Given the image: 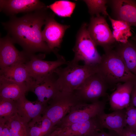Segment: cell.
Masks as SVG:
<instances>
[{
	"instance_id": "obj_24",
	"label": "cell",
	"mask_w": 136,
	"mask_h": 136,
	"mask_svg": "<svg viewBox=\"0 0 136 136\" xmlns=\"http://www.w3.org/2000/svg\"><path fill=\"white\" fill-rule=\"evenodd\" d=\"M6 119L11 136H28L27 123L17 113Z\"/></svg>"
},
{
	"instance_id": "obj_1",
	"label": "cell",
	"mask_w": 136,
	"mask_h": 136,
	"mask_svg": "<svg viewBox=\"0 0 136 136\" xmlns=\"http://www.w3.org/2000/svg\"><path fill=\"white\" fill-rule=\"evenodd\" d=\"M47 7L20 17H11L9 21L2 23L14 43L19 45L28 54L52 52L43 39L41 29L50 13Z\"/></svg>"
},
{
	"instance_id": "obj_21",
	"label": "cell",
	"mask_w": 136,
	"mask_h": 136,
	"mask_svg": "<svg viewBox=\"0 0 136 136\" xmlns=\"http://www.w3.org/2000/svg\"><path fill=\"white\" fill-rule=\"evenodd\" d=\"M115 47L127 68L136 76V44L128 40L126 43H118Z\"/></svg>"
},
{
	"instance_id": "obj_23",
	"label": "cell",
	"mask_w": 136,
	"mask_h": 136,
	"mask_svg": "<svg viewBox=\"0 0 136 136\" xmlns=\"http://www.w3.org/2000/svg\"><path fill=\"white\" fill-rule=\"evenodd\" d=\"M113 29V37L116 42L126 43L128 41L129 38L132 35L130 30V26L127 23L123 21L108 16Z\"/></svg>"
},
{
	"instance_id": "obj_9",
	"label": "cell",
	"mask_w": 136,
	"mask_h": 136,
	"mask_svg": "<svg viewBox=\"0 0 136 136\" xmlns=\"http://www.w3.org/2000/svg\"><path fill=\"white\" fill-rule=\"evenodd\" d=\"M87 29L96 45L102 47L104 51L115 46L116 41L104 16H91Z\"/></svg>"
},
{
	"instance_id": "obj_27",
	"label": "cell",
	"mask_w": 136,
	"mask_h": 136,
	"mask_svg": "<svg viewBox=\"0 0 136 136\" xmlns=\"http://www.w3.org/2000/svg\"><path fill=\"white\" fill-rule=\"evenodd\" d=\"M17 113L16 101L0 98V118L7 119Z\"/></svg>"
},
{
	"instance_id": "obj_2",
	"label": "cell",
	"mask_w": 136,
	"mask_h": 136,
	"mask_svg": "<svg viewBox=\"0 0 136 136\" xmlns=\"http://www.w3.org/2000/svg\"><path fill=\"white\" fill-rule=\"evenodd\" d=\"M97 65V72L109 87L121 82L136 80V76L128 69L122 60L113 49L105 51Z\"/></svg>"
},
{
	"instance_id": "obj_5",
	"label": "cell",
	"mask_w": 136,
	"mask_h": 136,
	"mask_svg": "<svg viewBox=\"0 0 136 136\" xmlns=\"http://www.w3.org/2000/svg\"><path fill=\"white\" fill-rule=\"evenodd\" d=\"M82 101L74 92L60 91L49 102L42 115L56 126L74 106Z\"/></svg>"
},
{
	"instance_id": "obj_12",
	"label": "cell",
	"mask_w": 136,
	"mask_h": 136,
	"mask_svg": "<svg viewBox=\"0 0 136 136\" xmlns=\"http://www.w3.org/2000/svg\"><path fill=\"white\" fill-rule=\"evenodd\" d=\"M56 129L57 136H92L103 129L97 116L86 121L56 127Z\"/></svg>"
},
{
	"instance_id": "obj_18",
	"label": "cell",
	"mask_w": 136,
	"mask_h": 136,
	"mask_svg": "<svg viewBox=\"0 0 136 136\" xmlns=\"http://www.w3.org/2000/svg\"><path fill=\"white\" fill-rule=\"evenodd\" d=\"M125 109L114 111L106 114L104 111L97 116L103 129L113 131L119 136H122L124 128L126 126Z\"/></svg>"
},
{
	"instance_id": "obj_34",
	"label": "cell",
	"mask_w": 136,
	"mask_h": 136,
	"mask_svg": "<svg viewBox=\"0 0 136 136\" xmlns=\"http://www.w3.org/2000/svg\"><path fill=\"white\" fill-rule=\"evenodd\" d=\"M131 39L136 44V35L132 37Z\"/></svg>"
},
{
	"instance_id": "obj_7",
	"label": "cell",
	"mask_w": 136,
	"mask_h": 136,
	"mask_svg": "<svg viewBox=\"0 0 136 136\" xmlns=\"http://www.w3.org/2000/svg\"><path fill=\"white\" fill-rule=\"evenodd\" d=\"M106 104L105 100L89 104L81 102L74 106L56 126H63L87 121L104 111Z\"/></svg>"
},
{
	"instance_id": "obj_30",
	"label": "cell",
	"mask_w": 136,
	"mask_h": 136,
	"mask_svg": "<svg viewBox=\"0 0 136 136\" xmlns=\"http://www.w3.org/2000/svg\"><path fill=\"white\" fill-rule=\"evenodd\" d=\"M136 108V80L134 83V85L131 95L130 104Z\"/></svg>"
},
{
	"instance_id": "obj_10",
	"label": "cell",
	"mask_w": 136,
	"mask_h": 136,
	"mask_svg": "<svg viewBox=\"0 0 136 136\" xmlns=\"http://www.w3.org/2000/svg\"><path fill=\"white\" fill-rule=\"evenodd\" d=\"M11 39L7 35L0 40V67L1 69L14 65L25 63L31 54L24 51H20L15 47Z\"/></svg>"
},
{
	"instance_id": "obj_20",
	"label": "cell",
	"mask_w": 136,
	"mask_h": 136,
	"mask_svg": "<svg viewBox=\"0 0 136 136\" xmlns=\"http://www.w3.org/2000/svg\"><path fill=\"white\" fill-rule=\"evenodd\" d=\"M28 91L26 85L0 76V98L16 101Z\"/></svg>"
},
{
	"instance_id": "obj_33",
	"label": "cell",
	"mask_w": 136,
	"mask_h": 136,
	"mask_svg": "<svg viewBox=\"0 0 136 136\" xmlns=\"http://www.w3.org/2000/svg\"><path fill=\"white\" fill-rule=\"evenodd\" d=\"M56 132L55 130L53 131L48 136H56Z\"/></svg>"
},
{
	"instance_id": "obj_8",
	"label": "cell",
	"mask_w": 136,
	"mask_h": 136,
	"mask_svg": "<svg viewBox=\"0 0 136 136\" xmlns=\"http://www.w3.org/2000/svg\"><path fill=\"white\" fill-rule=\"evenodd\" d=\"M109 87L101 76L97 72L86 79L74 92L82 101L91 103L105 96Z\"/></svg>"
},
{
	"instance_id": "obj_3",
	"label": "cell",
	"mask_w": 136,
	"mask_h": 136,
	"mask_svg": "<svg viewBox=\"0 0 136 136\" xmlns=\"http://www.w3.org/2000/svg\"><path fill=\"white\" fill-rule=\"evenodd\" d=\"M66 65L54 72L58 76L57 82L61 91L74 92L86 79L97 72V65H80L72 60L68 61Z\"/></svg>"
},
{
	"instance_id": "obj_28",
	"label": "cell",
	"mask_w": 136,
	"mask_h": 136,
	"mask_svg": "<svg viewBox=\"0 0 136 136\" xmlns=\"http://www.w3.org/2000/svg\"><path fill=\"white\" fill-rule=\"evenodd\" d=\"M125 110L126 126L136 129V108L130 104Z\"/></svg>"
},
{
	"instance_id": "obj_16",
	"label": "cell",
	"mask_w": 136,
	"mask_h": 136,
	"mask_svg": "<svg viewBox=\"0 0 136 136\" xmlns=\"http://www.w3.org/2000/svg\"><path fill=\"white\" fill-rule=\"evenodd\" d=\"M134 81H129L122 84L119 83L116 85V90L109 97L111 109L113 111L123 110L129 106Z\"/></svg>"
},
{
	"instance_id": "obj_22",
	"label": "cell",
	"mask_w": 136,
	"mask_h": 136,
	"mask_svg": "<svg viewBox=\"0 0 136 136\" xmlns=\"http://www.w3.org/2000/svg\"><path fill=\"white\" fill-rule=\"evenodd\" d=\"M45 116L35 118L27 124L28 136H48L56 128Z\"/></svg>"
},
{
	"instance_id": "obj_14",
	"label": "cell",
	"mask_w": 136,
	"mask_h": 136,
	"mask_svg": "<svg viewBox=\"0 0 136 136\" xmlns=\"http://www.w3.org/2000/svg\"><path fill=\"white\" fill-rule=\"evenodd\" d=\"M114 19L121 20L130 27H136V1L130 0L108 1Z\"/></svg>"
},
{
	"instance_id": "obj_32",
	"label": "cell",
	"mask_w": 136,
	"mask_h": 136,
	"mask_svg": "<svg viewBox=\"0 0 136 136\" xmlns=\"http://www.w3.org/2000/svg\"><path fill=\"white\" fill-rule=\"evenodd\" d=\"M92 136H113L111 134L104 132L103 130L96 132Z\"/></svg>"
},
{
	"instance_id": "obj_29",
	"label": "cell",
	"mask_w": 136,
	"mask_h": 136,
	"mask_svg": "<svg viewBox=\"0 0 136 136\" xmlns=\"http://www.w3.org/2000/svg\"><path fill=\"white\" fill-rule=\"evenodd\" d=\"M0 136H11L6 120L0 118Z\"/></svg>"
},
{
	"instance_id": "obj_17",
	"label": "cell",
	"mask_w": 136,
	"mask_h": 136,
	"mask_svg": "<svg viewBox=\"0 0 136 136\" xmlns=\"http://www.w3.org/2000/svg\"><path fill=\"white\" fill-rule=\"evenodd\" d=\"M0 76L16 82L26 85L28 91L35 84L25 63L17 64L0 69Z\"/></svg>"
},
{
	"instance_id": "obj_25",
	"label": "cell",
	"mask_w": 136,
	"mask_h": 136,
	"mask_svg": "<svg viewBox=\"0 0 136 136\" xmlns=\"http://www.w3.org/2000/svg\"><path fill=\"white\" fill-rule=\"evenodd\" d=\"M76 5V3L66 0H60L55 2L47 6L53 13L61 17H70Z\"/></svg>"
},
{
	"instance_id": "obj_6",
	"label": "cell",
	"mask_w": 136,
	"mask_h": 136,
	"mask_svg": "<svg viewBox=\"0 0 136 136\" xmlns=\"http://www.w3.org/2000/svg\"><path fill=\"white\" fill-rule=\"evenodd\" d=\"M57 60L53 61L45 60L43 59L45 54L30 55L28 60L25 63L35 84L40 83L61 66L66 64L67 61L63 56L58 53L56 55Z\"/></svg>"
},
{
	"instance_id": "obj_31",
	"label": "cell",
	"mask_w": 136,
	"mask_h": 136,
	"mask_svg": "<svg viewBox=\"0 0 136 136\" xmlns=\"http://www.w3.org/2000/svg\"><path fill=\"white\" fill-rule=\"evenodd\" d=\"M122 136H136V129L126 126L123 130Z\"/></svg>"
},
{
	"instance_id": "obj_13",
	"label": "cell",
	"mask_w": 136,
	"mask_h": 136,
	"mask_svg": "<svg viewBox=\"0 0 136 136\" xmlns=\"http://www.w3.org/2000/svg\"><path fill=\"white\" fill-rule=\"evenodd\" d=\"M47 7L38 0H1L0 10L10 17L20 13H26Z\"/></svg>"
},
{
	"instance_id": "obj_4",
	"label": "cell",
	"mask_w": 136,
	"mask_h": 136,
	"mask_svg": "<svg viewBox=\"0 0 136 136\" xmlns=\"http://www.w3.org/2000/svg\"><path fill=\"white\" fill-rule=\"evenodd\" d=\"M88 25L87 23H84L78 31L75 44L72 49L74 56L71 60L78 63L82 61L85 64L96 66L100 62L101 56L89 33Z\"/></svg>"
},
{
	"instance_id": "obj_26",
	"label": "cell",
	"mask_w": 136,
	"mask_h": 136,
	"mask_svg": "<svg viewBox=\"0 0 136 136\" xmlns=\"http://www.w3.org/2000/svg\"><path fill=\"white\" fill-rule=\"evenodd\" d=\"M86 4L88 12L91 16H95L102 14L105 17L109 15L107 11V4L108 0H85L83 1Z\"/></svg>"
},
{
	"instance_id": "obj_19",
	"label": "cell",
	"mask_w": 136,
	"mask_h": 136,
	"mask_svg": "<svg viewBox=\"0 0 136 136\" xmlns=\"http://www.w3.org/2000/svg\"><path fill=\"white\" fill-rule=\"evenodd\" d=\"M17 113L26 123L42 115L46 107L38 100L31 101L24 95L16 101Z\"/></svg>"
},
{
	"instance_id": "obj_11",
	"label": "cell",
	"mask_w": 136,
	"mask_h": 136,
	"mask_svg": "<svg viewBox=\"0 0 136 136\" xmlns=\"http://www.w3.org/2000/svg\"><path fill=\"white\" fill-rule=\"evenodd\" d=\"M54 17L55 14L50 13L46 20L42 34L44 41L55 54L60 48L65 33L70 26L58 23Z\"/></svg>"
},
{
	"instance_id": "obj_15",
	"label": "cell",
	"mask_w": 136,
	"mask_h": 136,
	"mask_svg": "<svg viewBox=\"0 0 136 136\" xmlns=\"http://www.w3.org/2000/svg\"><path fill=\"white\" fill-rule=\"evenodd\" d=\"M53 73L40 83L35 85L30 91L36 95L37 100L45 107L60 91L57 79Z\"/></svg>"
}]
</instances>
